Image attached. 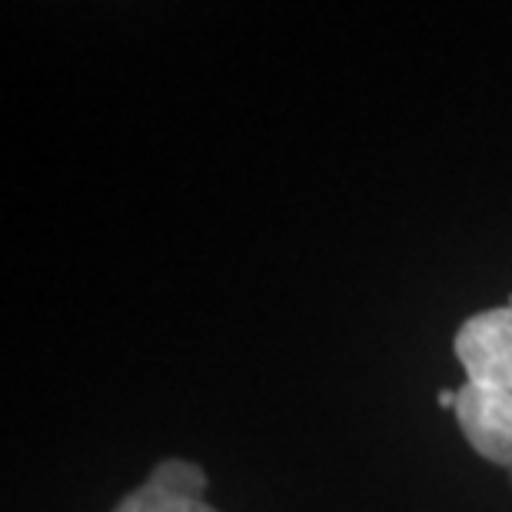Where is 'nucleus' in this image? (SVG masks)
<instances>
[{
  "label": "nucleus",
  "instance_id": "obj_1",
  "mask_svg": "<svg viewBox=\"0 0 512 512\" xmlns=\"http://www.w3.org/2000/svg\"><path fill=\"white\" fill-rule=\"evenodd\" d=\"M453 353L466 380L456 386V426L469 449L512 479V296L473 313L456 330Z\"/></svg>",
  "mask_w": 512,
  "mask_h": 512
},
{
  "label": "nucleus",
  "instance_id": "obj_2",
  "mask_svg": "<svg viewBox=\"0 0 512 512\" xmlns=\"http://www.w3.org/2000/svg\"><path fill=\"white\" fill-rule=\"evenodd\" d=\"M203 489L207 476L197 463L163 459L147 483L120 499L114 512H217L203 499Z\"/></svg>",
  "mask_w": 512,
  "mask_h": 512
}]
</instances>
